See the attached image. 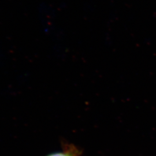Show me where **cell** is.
Wrapping results in <instances>:
<instances>
[{
    "label": "cell",
    "instance_id": "6da1fadb",
    "mask_svg": "<svg viewBox=\"0 0 156 156\" xmlns=\"http://www.w3.org/2000/svg\"><path fill=\"white\" fill-rule=\"evenodd\" d=\"M48 156H71L68 155L67 153H54V154H51Z\"/></svg>",
    "mask_w": 156,
    "mask_h": 156
}]
</instances>
